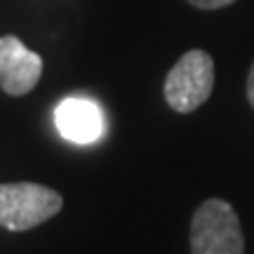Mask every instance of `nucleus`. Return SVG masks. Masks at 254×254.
I'll return each mask as SVG.
<instances>
[{"label":"nucleus","instance_id":"obj_1","mask_svg":"<svg viewBox=\"0 0 254 254\" xmlns=\"http://www.w3.org/2000/svg\"><path fill=\"white\" fill-rule=\"evenodd\" d=\"M193 254H245V238L236 209L221 198L205 200L190 221Z\"/></svg>","mask_w":254,"mask_h":254},{"label":"nucleus","instance_id":"obj_2","mask_svg":"<svg viewBox=\"0 0 254 254\" xmlns=\"http://www.w3.org/2000/svg\"><path fill=\"white\" fill-rule=\"evenodd\" d=\"M64 198L43 184H0V226L7 231H31L59 214Z\"/></svg>","mask_w":254,"mask_h":254},{"label":"nucleus","instance_id":"obj_3","mask_svg":"<svg viewBox=\"0 0 254 254\" xmlns=\"http://www.w3.org/2000/svg\"><path fill=\"white\" fill-rule=\"evenodd\" d=\"M214 90V62L205 50H189L165 78V101L177 113L202 106Z\"/></svg>","mask_w":254,"mask_h":254},{"label":"nucleus","instance_id":"obj_4","mask_svg":"<svg viewBox=\"0 0 254 254\" xmlns=\"http://www.w3.org/2000/svg\"><path fill=\"white\" fill-rule=\"evenodd\" d=\"M43 75V57L28 50L17 36L0 38V90L9 97H24Z\"/></svg>","mask_w":254,"mask_h":254},{"label":"nucleus","instance_id":"obj_5","mask_svg":"<svg viewBox=\"0 0 254 254\" xmlns=\"http://www.w3.org/2000/svg\"><path fill=\"white\" fill-rule=\"evenodd\" d=\"M59 134L71 144H92L104 134V113L92 99L66 97L55 111Z\"/></svg>","mask_w":254,"mask_h":254},{"label":"nucleus","instance_id":"obj_6","mask_svg":"<svg viewBox=\"0 0 254 254\" xmlns=\"http://www.w3.org/2000/svg\"><path fill=\"white\" fill-rule=\"evenodd\" d=\"M193 7L200 9H219V7H226V5H233L238 0H189Z\"/></svg>","mask_w":254,"mask_h":254},{"label":"nucleus","instance_id":"obj_7","mask_svg":"<svg viewBox=\"0 0 254 254\" xmlns=\"http://www.w3.org/2000/svg\"><path fill=\"white\" fill-rule=\"evenodd\" d=\"M247 101L252 104V109H254V64H252V68H250V73H247Z\"/></svg>","mask_w":254,"mask_h":254}]
</instances>
